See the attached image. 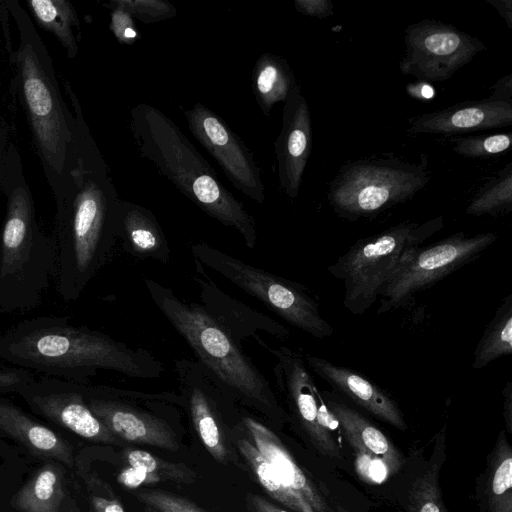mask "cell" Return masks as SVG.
Wrapping results in <instances>:
<instances>
[{
  "label": "cell",
  "mask_w": 512,
  "mask_h": 512,
  "mask_svg": "<svg viewBox=\"0 0 512 512\" xmlns=\"http://www.w3.org/2000/svg\"><path fill=\"white\" fill-rule=\"evenodd\" d=\"M485 490L488 512H512V449L503 431L490 455Z\"/></svg>",
  "instance_id": "cell-27"
},
{
  "label": "cell",
  "mask_w": 512,
  "mask_h": 512,
  "mask_svg": "<svg viewBox=\"0 0 512 512\" xmlns=\"http://www.w3.org/2000/svg\"><path fill=\"white\" fill-rule=\"evenodd\" d=\"M404 45L400 72L424 82L449 80L477 53L486 50L477 37L431 19L409 25L404 32Z\"/></svg>",
  "instance_id": "cell-11"
},
{
  "label": "cell",
  "mask_w": 512,
  "mask_h": 512,
  "mask_svg": "<svg viewBox=\"0 0 512 512\" xmlns=\"http://www.w3.org/2000/svg\"><path fill=\"white\" fill-rule=\"evenodd\" d=\"M65 90L76 120L75 153L66 188L55 199L52 237L57 292L69 302L81 296L112 254L118 240L120 198L69 82Z\"/></svg>",
  "instance_id": "cell-1"
},
{
  "label": "cell",
  "mask_w": 512,
  "mask_h": 512,
  "mask_svg": "<svg viewBox=\"0 0 512 512\" xmlns=\"http://www.w3.org/2000/svg\"><path fill=\"white\" fill-rule=\"evenodd\" d=\"M512 132L459 137L453 151L461 156L482 158L507 152L511 147Z\"/></svg>",
  "instance_id": "cell-31"
},
{
  "label": "cell",
  "mask_w": 512,
  "mask_h": 512,
  "mask_svg": "<svg viewBox=\"0 0 512 512\" xmlns=\"http://www.w3.org/2000/svg\"><path fill=\"white\" fill-rule=\"evenodd\" d=\"M35 379L32 372L19 367H0V395L17 393Z\"/></svg>",
  "instance_id": "cell-35"
},
{
  "label": "cell",
  "mask_w": 512,
  "mask_h": 512,
  "mask_svg": "<svg viewBox=\"0 0 512 512\" xmlns=\"http://www.w3.org/2000/svg\"><path fill=\"white\" fill-rule=\"evenodd\" d=\"M128 461L131 467L145 470L149 474L157 469V461L148 452L135 450L129 453Z\"/></svg>",
  "instance_id": "cell-37"
},
{
  "label": "cell",
  "mask_w": 512,
  "mask_h": 512,
  "mask_svg": "<svg viewBox=\"0 0 512 512\" xmlns=\"http://www.w3.org/2000/svg\"><path fill=\"white\" fill-rule=\"evenodd\" d=\"M172 512H186V511H172Z\"/></svg>",
  "instance_id": "cell-46"
},
{
  "label": "cell",
  "mask_w": 512,
  "mask_h": 512,
  "mask_svg": "<svg viewBox=\"0 0 512 512\" xmlns=\"http://www.w3.org/2000/svg\"><path fill=\"white\" fill-rule=\"evenodd\" d=\"M274 146L280 188L295 199L312 150L311 113L298 84L284 102L282 127Z\"/></svg>",
  "instance_id": "cell-15"
},
{
  "label": "cell",
  "mask_w": 512,
  "mask_h": 512,
  "mask_svg": "<svg viewBox=\"0 0 512 512\" xmlns=\"http://www.w3.org/2000/svg\"><path fill=\"white\" fill-rule=\"evenodd\" d=\"M10 127L8 123L0 116V174L4 165L8 145H9Z\"/></svg>",
  "instance_id": "cell-43"
},
{
  "label": "cell",
  "mask_w": 512,
  "mask_h": 512,
  "mask_svg": "<svg viewBox=\"0 0 512 512\" xmlns=\"http://www.w3.org/2000/svg\"><path fill=\"white\" fill-rule=\"evenodd\" d=\"M241 420L255 447L272 466L282 484L305 500L314 512H332L325 497L298 466L277 435L251 416H243Z\"/></svg>",
  "instance_id": "cell-19"
},
{
  "label": "cell",
  "mask_w": 512,
  "mask_h": 512,
  "mask_svg": "<svg viewBox=\"0 0 512 512\" xmlns=\"http://www.w3.org/2000/svg\"><path fill=\"white\" fill-rule=\"evenodd\" d=\"M493 93L488 98L492 101L512 102V75L508 74L497 81L494 85Z\"/></svg>",
  "instance_id": "cell-38"
},
{
  "label": "cell",
  "mask_w": 512,
  "mask_h": 512,
  "mask_svg": "<svg viewBox=\"0 0 512 512\" xmlns=\"http://www.w3.org/2000/svg\"><path fill=\"white\" fill-rule=\"evenodd\" d=\"M194 281L199 287L202 306L224 326L241 344L248 338L269 334L280 340L289 337L290 331L275 319L251 308L226 294L209 277L205 267L194 259Z\"/></svg>",
  "instance_id": "cell-16"
},
{
  "label": "cell",
  "mask_w": 512,
  "mask_h": 512,
  "mask_svg": "<svg viewBox=\"0 0 512 512\" xmlns=\"http://www.w3.org/2000/svg\"><path fill=\"white\" fill-rule=\"evenodd\" d=\"M149 473L138 468H129L119 475V481L126 487L137 488L146 481Z\"/></svg>",
  "instance_id": "cell-39"
},
{
  "label": "cell",
  "mask_w": 512,
  "mask_h": 512,
  "mask_svg": "<svg viewBox=\"0 0 512 512\" xmlns=\"http://www.w3.org/2000/svg\"><path fill=\"white\" fill-rule=\"evenodd\" d=\"M253 503L259 512H287L259 497H254Z\"/></svg>",
  "instance_id": "cell-45"
},
{
  "label": "cell",
  "mask_w": 512,
  "mask_h": 512,
  "mask_svg": "<svg viewBox=\"0 0 512 512\" xmlns=\"http://www.w3.org/2000/svg\"><path fill=\"white\" fill-rule=\"evenodd\" d=\"M109 4L123 9L145 24L168 20L177 14L175 6L165 0H111Z\"/></svg>",
  "instance_id": "cell-32"
},
{
  "label": "cell",
  "mask_w": 512,
  "mask_h": 512,
  "mask_svg": "<svg viewBox=\"0 0 512 512\" xmlns=\"http://www.w3.org/2000/svg\"><path fill=\"white\" fill-rule=\"evenodd\" d=\"M92 502L96 512H124L123 508L116 502L97 497L93 498Z\"/></svg>",
  "instance_id": "cell-44"
},
{
  "label": "cell",
  "mask_w": 512,
  "mask_h": 512,
  "mask_svg": "<svg viewBox=\"0 0 512 512\" xmlns=\"http://www.w3.org/2000/svg\"><path fill=\"white\" fill-rule=\"evenodd\" d=\"M130 130L140 155L161 175L208 216L235 229L247 248H255L257 229L253 216L222 185L214 169L173 120L158 108L140 103L130 111Z\"/></svg>",
  "instance_id": "cell-4"
},
{
  "label": "cell",
  "mask_w": 512,
  "mask_h": 512,
  "mask_svg": "<svg viewBox=\"0 0 512 512\" xmlns=\"http://www.w3.org/2000/svg\"><path fill=\"white\" fill-rule=\"evenodd\" d=\"M420 158L411 163L383 153L344 163L330 181L329 205L340 218L358 221L411 200L431 179L427 156Z\"/></svg>",
  "instance_id": "cell-7"
},
{
  "label": "cell",
  "mask_w": 512,
  "mask_h": 512,
  "mask_svg": "<svg viewBox=\"0 0 512 512\" xmlns=\"http://www.w3.org/2000/svg\"><path fill=\"white\" fill-rule=\"evenodd\" d=\"M408 512H447L437 466H431L413 482L409 493Z\"/></svg>",
  "instance_id": "cell-30"
},
{
  "label": "cell",
  "mask_w": 512,
  "mask_h": 512,
  "mask_svg": "<svg viewBox=\"0 0 512 512\" xmlns=\"http://www.w3.org/2000/svg\"><path fill=\"white\" fill-rule=\"evenodd\" d=\"M501 15L509 30H512V1L511 0H487Z\"/></svg>",
  "instance_id": "cell-42"
},
{
  "label": "cell",
  "mask_w": 512,
  "mask_h": 512,
  "mask_svg": "<svg viewBox=\"0 0 512 512\" xmlns=\"http://www.w3.org/2000/svg\"><path fill=\"white\" fill-rule=\"evenodd\" d=\"M6 213L0 233V309L36 308L56 271V245L36 219L32 192L15 143L8 145L0 174Z\"/></svg>",
  "instance_id": "cell-5"
},
{
  "label": "cell",
  "mask_w": 512,
  "mask_h": 512,
  "mask_svg": "<svg viewBox=\"0 0 512 512\" xmlns=\"http://www.w3.org/2000/svg\"><path fill=\"white\" fill-rule=\"evenodd\" d=\"M147 292L163 316L185 340L198 361L245 403L278 410L270 382L241 344L201 304L185 302L172 289L150 278Z\"/></svg>",
  "instance_id": "cell-6"
},
{
  "label": "cell",
  "mask_w": 512,
  "mask_h": 512,
  "mask_svg": "<svg viewBox=\"0 0 512 512\" xmlns=\"http://www.w3.org/2000/svg\"><path fill=\"white\" fill-rule=\"evenodd\" d=\"M497 239L492 232L467 235L460 231L410 250L379 294L378 314L405 307L419 292L480 258Z\"/></svg>",
  "instance_id": "cell-10"
},
{
  "label": "cell",
  "mask_w": 512,
  "mask_h": 512,
  "mask_svg": "<svg viewBox=\"0 0 512 512\" xmlns=\"http://www.w3.org/2000/svg\"><path fill=\"white\" fill-rule=\"evenodd\" d=\"M86 384L41 376L23 386L17 394L53 423L89 440L109 441L112 432L88 406Z\"/></svg>",
  "instance_id": "cell-14"
},
{
  "label": "cell",
  "mask_w": 512,
  "mask_h": 512,
  "mask_svg": "<svg viewBox=\"0 0 512 512\" xmlns=\"http://www.w3.org/2000/svg\"><path fill=\"white\" fill-rule=\"evenodd\" d=\"M251 80L254 97L265 116L270 115L275 104L284 103L297 85L287 60L272 53L258 57Z\"/></svg>",
  "instance_id": "cell-23"
},
{
  "label": "cell",
  "mask_w": 512,
  "mask_h": 512,
  "mask_svg": "<svg viewBox=\"0 0 512 512\" xmlns=\"http://www.w3.org/2000/svg\"><path fill=\"white\" fill-rule=\"evenodd\" d=\"M320 392L325 405L355 453L378 457L387 464L392 474L397 473L403 464L402 456L386 435L339 395L328 391Z\"/></svg>",
  "instance_id": "cell-20"
},
{
  "label": "cell",
  "mask_w": 512,
  "mask_h": 512,
  "mask_svg": "<svg viewBox=\"0 0 512 512\" xmlns=\"http://www.w3.org/2000/svg\"><path fill=\"white\" fill-rule=\"evenodd\" d=\"M194 138L215 159L226 177L241 193L262 204L265 188L251 151L214 111L196 103L184 111Z\"/></svg>",
  "instance_id": "cell-13"
},
{
  "label": "cell",
  "mask_w": 512,
  "mask_h": 512,
  "mask_svg": "<svg viewBox=\"0 0 512 512\" xmlns=\"http://www.w3.org/2000/svg\"><path fill=\"white\" fill-rule=\"evenodd\" d=\"M190 250L204 267L259 300L291 326L317 339L333 335V327L321 314L318 300L301 283L248 264L205 242L191 243Z\"/></svg>",
  "instance_id": "cell-9"
},
{
  "label": "cell",
  "mask_w": 512,
  "mask_h": 512,
  "mask_svg": "<svg viewBox=\"0 0 512 512\" xmlns=\"http://www.w3.org/2000/svg\"><path fill=\"white\" fill-rule=\"evenodd\" d=\"M0 430L22 443L33 454L72 466L67 442L9 399L0 395Z\"/></svg>",
  "instance_id": "cell-22"
},
{
  "label": "cell",
  "mask_w": 512,
  "mask_h": 512,
  "mask_svg": "<svg viewBox=\"0 0 512 512\" xmlns=\"http://www.w3.org/2000/svg\"><path fill=\"white\" fill-rule=\"evenodd\" d=\"M512 124V102L489 99L465 101L408 119L411 135H451L502 128Z\"/></svg>",
  "instance_id": "cell-18"
},
{
  "label": "cell",
  "mask_w": 512,
  "mask_h": 512,
  "mask_svg": "<svg viewBox=\"0 0 512 512\" xmlns=\"http://www.w3.org/2000/svg\"><path fill=\"white\" fill-rule=\"evenodd\" d=\"M354 467L358 476L369 484H380L393 475L382 459L364 453H355Z\"/></svg>",
  "instance_id": "cell-33"
},
{
  "label": "cell",
  "mask_w": 512,
  "mask_h": 512,
  "mask_svg": "<svg viewBox=\"0 0 512 512\" xmlns=\"http://www.w3.org/2000/svg\"><path fill=\"white\" fill-rule=\"evenodd\" d=\"M512 354V293L497 308L473 352L472 368L481 369L492 361Z\"/></svg>",
  "instance_id": "cell-26"
},
{
  "label": "cell",
  "mask_w": 512,
  "mask_h": 512,
  "mask_svg": "<svg viewBox=\"0 0 512 512\" xmlns=\"http://www.w3.org/2000/svg\"><path fill=\"white\" fill-rule=\"evenodd\" d=\"M512 211V162L507 163L474 195L465 213L499 216Z\"/></svg>",
  "instance_id": "cell-28"
},
{
  "label": "cell",
  "mask_w": 512,
  "mask_h": 512,
  "mask_svg": "<svg viewBox=\"0 0 512 512\" xmlns=\"http://www.w3.org/2000/svg\"><path fill=\"white\" fill-rule=\"evenodd\" d=\"M0 89H1V76H0Z\"/></svg>",
  "instance_id": "cell-47"
},
{
  "label": "cell",
  "mask_w": 512,
  "mask_h": 512,
  "mask_svg": "<svg viewBox=\"0 0 512 512\" xmlns=\"http://www.w3.org/2000/svg\"><path fill=\"white\" fill-rule=\"evenodd\" d=\"M0 359L32 373L78 383H88L99 370L143 380L160 378L165 372L150 351L59 315L15 323L0 335Z\"/></svg>",
  "instance_id": "cell-2"
},
{
  "label": "cell",
  "mask_w": 512,
  "mask_h": 512,
  "mask_svg": "<svg viewBox=\"0 0 512 512\" xmlns=\"http://www.w3.org/2000/svg\"><path fill=\"white\" fill-rule=\"evenodd\" d=\"M443 226V216L421 223L405 221L358 239L327 268L343 284L344 308L354 316L364 315L378 300L380 290L403 257Z\"/></svg>",
  "instance_id": "cell-8"
},
{
  "label": "cell",
  "mask_w": 512,
  "mask_h": 512,
  "mask_svg": "<svg viewBox=\"0 0 512 512\" xmlns=\"http://www.w3.org/2000/svg\"><path fill=\"white\" fill-rule=\"evenodd\" d=\"M0 314H2V311H1V309H0Z\"/></svg>",
  "instance_id": "cell-48"
},
{
  "label": "cell",
  "mask_w": 512,
  "mask_h": 512,
  "mask_svg": "<svg viewBox=\"0 0 512 512\" xmlns=\"http://www.w3.org/2000/svg\"><path fill=\"white\" fill-rule=\"evenodd\" d=\"M253 340L273 356L272 374L278 390L313 444L324 456L339 457L332 436L338 423L325 405L303 354L286 346H270L260 336Z\"/></svg>",
  "instance_id": "cell-12"
},
{
  "label": "cell",
  "mask_w": 512,
  "mask_h": 512,
  "mask_svg": "<svg viewBox=\"0 0 512 512\" xmlns=\"http://www.w3.org/2000/svg\"><path fill=\"white\" fill-rule=\"evenodd\" d=\"M18 32L9 57L14 91L23 107L33 147L57 199L66 188L74 161L76 120L62 96L56 71L41 36L18 0L6 1Z\"/></svg>",
  "instance_id": "cell-3"
},
{
  "label": "cell",
  "mask_w": 512,
  "mask_h": 512,
  "mask_svg": "<svg viewBox=\"0 0 512 512\" xmlns=\"http://www.w3.org/2000/svg\"><path fill=\"white\" fill-rule=\"evenodd\" d=\"M27 5L37 24L60 42L69 58L78 54L80 22L68 0H28Z\"/></svg>",
  "instance_id": "cell-25"
},
{
  "label": "cell",
  "mask_w": 512,
  "mask_h": 512,
  "mask_svg": "<svg viewBox=\"0 0 512 512\" xmlns=\"http://www.w3.org/2000/svg\"><path fill=\"white\" fill-rule=\"evenodd\" d=\"M10 17H11V15L8 10L6 1H0V21H1V26L3 28V37H4V42H5V48L8 53V58L12 56V54L14 53V50H15V48L13 46L12 38H11V33H10V25H9Z\"/></svg>",
  "instance_id": "cell-40"
},
{
  "label": "cell",
  "mask_w": 512,
  "mask_h": 512,
  "mask_svg": "<svg viewBox=\"0 0 512 512\" xmlns=\"http://www.w3.org/2000/svg\"><path fill=\"white\" fill-rule=\"evenodd\" d=\"M118 239L123 250L138 259L168 263L171 250L156 216L147 208L120 199Z\"/></svg>",
  "instance_id": "cell-21"
},
{
  "label": "cell",
  "mask_w": 512,
  "mask_h": 512,
  "mask_svg": "<svg viewBox=\"0 0 512 512\" xmlns=\"http://www.w3.org/2000/svg\"><path fill=\"white\" fill-rule=\"evenodd\" d=\"M238 444L240 451L254 469L259 481L273 498L295 512H314L305 500L282 484L272 466L255 446L245 438L241 439Z\"/></svg>",
  "instance_id": "cell-29"
},
{
  "label": "cell",
  "mask_w": 512,
  "mask_h": 512,
  "mask_svg": "<svg viewBox=\"0 0 512 512\" xmlns=\"http://www.w3.org/2000/svg\"><path fill=\"white\" fill-rule=\"evenodd\" d=\"M63 498V471L48 462L18 491L12 505L20 512H59Z\"/></svg>",
  "instance_id": "cell-24"
},
{
  "label": "cell",
  "mask_w": 512,
  "mask_h": 512,
  "mask_svg": "<svg viewBox=\"0 0 512 512\" xmlns=\"http://www.w3.org/2000/svg\"><path fill=\"white\" fill-rule=\"evenodd\" d=\"M111 9L110 30L121 44L132 45L140 35L133 18L123 9L108 3Z\"/></svg>",
  "instance_id": "cell-34"
},
{
  "label": "cell",
  "mask_w": 512,
  "mask_h": 512,
  "mask_svg": "<svg viewBox=\"0 0 512 512\" xmlns=\"http://www.w3.org/2000/svg\"><path fill=\"white\" fill-rule=\"evenodd\" d=\"M311 372L328 383L337 395H342L357 406L389 425L405 430L403 413L396 401L381 387L361 373L335 364L314 354H303Z\"/></svg>",
  "instance_id": "cell-17"
},
{
  "label": "cell",
  "mask_w": 512,
  "mask_h": 512,
  "mask_svg": "<svg viewBox=\"0 0 512 512\" xmlns=\"http://www.w3.org/2000/svg\"><path fill=\"white\" fill-rule=\"evenodd\" d=\"M503 415L507 430L512 433V382L507 381L503 388Z\"/></svg>",
  "instance_id": "cell-41"
},
{
  "label": "cell",
  "mask_w": 512,
  "mask_h": 512,
  "mask_svg": "<svg viewBox=\"0 0 512 512\" xmlns=\"http://www.w3.org/2000/svg\"><path fill=\"white\" fill-rule=\"evenodd\" d=\"M294 6L299 13L318 19L328 18L334 11L331 0H294Z\"/></svg>",
  "instance_id": "cell-36"
}]
</instances>
